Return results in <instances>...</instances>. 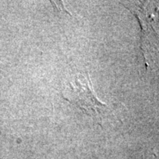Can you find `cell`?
I'll return each instance as SVG.
<instances>
[{
  "label": "cell",
  "mask_w": 159,
  "mask_h": 159,
  "mask_svg": "<svg viewBox=\"0 0 159 159\" xmlns=\"http://www.w3.org/2000/svg\"><path fill=\"white\" fill-rule=\"evenodd\" d=\"M89 75L85 78L81 75L75 78V84L70 83L72 89L71 97L66 98L69 102L77 105L81 110L89 115V111L94 116H98L101 111L105 110L107 105L99 102L95 96Z\"/></svg>",
  "instance_id": "obj_1"
}]
</instances>
